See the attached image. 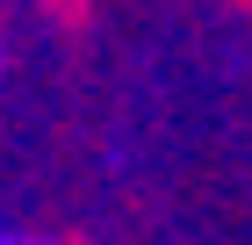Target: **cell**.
Here are the masks:
<instances>
[{"label": "cell", "mask_w": 252, "mask_h": 245, "mask_svg": "<svg viewBox=\"0 0 252 245\" xmlns=\"http://www.w3.org/2000/svg\"><path fill=\"white\" fill-rule=\"evenodd\" d=\"M43 15L58 22L65 36H79V29H87V22H94V0H43Z\"/></svg>", "instance_id": "cell-1"}, {"label": "cell", "mask_w": 252, "mask_h": 245, "mask_svg": "<svg viewBox=\"0 0 252 245\" xmlns=\"http://www.w3.org/2000/svg\"><path fill=\"white\" fill-rule=\"evenodd\" d=\"M7 245H79V238L65 231V238H7Z\"/></svg>", "instance_id": "cell-2"}, {"label": "cell", "mask_w": 252, "mask_h": 245, "mask_svg": "<svg viewBox=\"0 0 252 245\" xmlns=\"http://www.w3.org/2000/svg\"><path fill=\"white\" fill-rule=\"evenodd\" d=\"M223 7H238V15H252V0H223Z\"/></svg>", "instance_id": "cell-3"}, {"label": "cell", "mask_w": 252, "mask_h": 245, "mask_svg": "<svg viewBox=\"0 0 252 245\" xmlns=\"http://www.w3.org/2000/svg\"><path fill=\"white\" fill-rule=\"evenodd\" d=\"M0 245H7V238H0Z\"/></svg>", "instance_id": "cell-4"}]
</instances>
